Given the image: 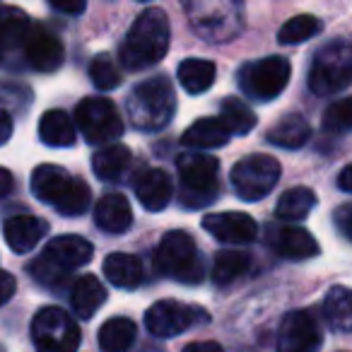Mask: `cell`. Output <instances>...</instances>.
I'll use <instances>...</instances> for the list:
<instances>
[{"mask_svg":"<svg viewBox=\"0 0 352 352\" xmlns=\"http://www.w3.org/2000/svg\"><path fill=\"white\" fill-rule=\"evenodd\" d=\"M338 186L345 193H352V166H342L340 176H338Z\"/></svg>","mask_w":352,"mask_h":352,"instance_id":"ee69618b","label":"cell"},{"mask_svg":"<svg viewBox=\"0 0 352 352\" xmlns=\"http://www.w3.org/2000/svg\"><path fill=\"white\" fill-rule=\"evenodd\" d=\"M135 336H138L135 321H131L126 316H113L102 323L97 340L102 352H126L135 342Z\"/></svg>","mask_w":352,"mask_h":352,"instance_id":"83f0119b","label":"cell"},{"mask_svg":"<svg viewBox=\"0 0 352 352\" xmlns=\"http://www.w3.org/2000/svg\"><path fill=\"white\" fill-rule=\"evenodd\" d=\"M25 54L27 63L36 70V73H56L63 65V44L60 39L49 30V27L34 25L25 39Z\"/></svg>","mask_w":352,"mask_h":352,"instance_id":"5bb4252c","label":"cell"},{"mask_svg":"<svg viewBox=\"0 0 352 352\" xmlns=\"http://www.w3.org/2000/svg\"><path fill=\"white\" fill-rule=\"evenodd\" d=\"M176 75H179V82H182V87L186 89L188 94H203L215 85L217 68H215L212 60L186 58V60L179 63Z\"/></svg>","mask_w":352,"mask_h":352,"instance_id":"4316f807","label":"cell"},{"mask_svg":"<svg viewBox=\"0 0 352 352\" xmlns=\"http://www.w3.org/2000/svg\"><path fill=\"white\" fill-rule=\"evenodd\" d=\"M352 78V49L345 39L326 44L309 68V89L318 97H331L350 85Z\"/></svg>","mask_w":352,"mask_h":352,"instance_id":"52a82bcc","label":"cell"},{"mask_svg":"<svg viewBox=\"0 0 352 352\" xmlns=\"http://www.w3.org/2000/svg\"><path fill=\"white\" fill-rule=\"evenodd\" d=\"M323 22L316 15H297L292 20H287L278 32V41L285 46H294V44H304L311 36L321 34Z\"/></svg>","mask_w":352,"mask_h":352,"instance_id":"836d02e7","label":"cell"},{"mask_svg":"<svg viewBox=\"0 0 352 352\" xmlns=\"http://www.w3.org/2000/svg\"><path fill=\"white\" fill-rule=\"evenodd\" d=\"M203 227L206 232H210L217 241L232 246L251 244L258 236V225L251 215L246 212H210L203 217Z\"/></svg>","mask_w":352,"mask_h":352,"instance_id":"9a60e30c","label":"cell"},{"mask_svg":"<svg viewBox=\"0 0 352 352\" xmlns=\"http://www.w3.org/2000/svg\"><path fill=\"white\" fill-rule=\"evenodd\" d=\"M27 270H30L32 278H34L39 285H44V287H60V285L68 280V273L58 270L49 258H44V256H39V258L32 261Z\"/></svg>","mask_w":352,"mask_h":352,"instance_id":"d590c367","label":"cell"},{"mask_svg":"<svg viewBox=\"0 0 352 352\" xmlns=\"http://www.w3.org/2000/svg\"><path fill=\"white\" fill-rule=\"evenodd\" d=\"M176 111L174 87L164 75H152V78L138 82L126 99V113L133 128L145 133L162 131L171 121Z\"/></svg>","mask_w":352,"mask_h":352,"instance_id":"7a4b0ae2","label":"cell"},{"mask_svg":"<svg viewBox=\"0 0 352 352\" xmlns=\"http://www.w3.org/2000/svg\"><path fill=\"white\" fill-rule=\"evenodd\" d=\"M32 193L36 201L56 208L60 215H82L89 206V186L82 179L56 164H41L32 171Z\"/></svg>","mask_w":352,"mask_h":352,"instance_id":"3957f363","label":"cell"},{"mask_svg":"<svg viewBox=\"0 0 352 352\" xmlns=\"http://www.w3.org/2000/svg\"><path fill=\"white\" fill-rule=\"evenodd\" d=\"M280 162L270 155H249L232 166V186L236 196L246 203L265 198L280 182Z\"/></svg>","mask_w":352,"mask_h":352,"instance_id":"9c48e42d","label":"cell"},{"mask_svg":"<svg viewBox=\"0 0 352 352\" xmlns=\"http://www.w3.org/2000/svg\"><path fill=\"white\" fill-rule=\"evenodd\" d=\"M6 241L15 254H27L41 241L46 234V222L34 215H15L3 225Z\"/></svg>","mask_w":352,"mask_h":352,"instance_id":"d6986e66","label":"cell"},{"mask_svg":"<svg viewBox=\"0 0 352 352\" xmlns=\"http://www.w3.org/2000/svg\"><path fill=\"white\" fill-rule=\"evenodd\" d=\"M51 10L65 12V15H82L87 10V3L85 0H51L49 3Z\"/></svg>","mask_w":352,"mask_h":352,"instance_id":"f35d334b","label":"cell"},{"mask_svg":"<svg viewBox=\"0 0 352 352\" xmlns=\"http://www.w3.org/2000/svg\"><path fill=\"white\" fill-rule=\"evenodd\" d=\"M270 246L275 254L287 261H307L318 256V241L304 227H278L270 234Z\"/></svg>","mask_w":352,"mask_h":352,"instance_id":"ac0fdd59","label":"cell"},{"mask_svg":"<svg viewBox=\"0 0 352 352\" xmlns=\"http://www.w3.org/2000/svg\"><path fill=\"white\" fill-rule=\"evenodd\" d=\"M184 352H222V347L212 340H201V342H191V345L184 347Z\"/></svg>","mask_w":352,"mask_h":352,"instance_id":"7bdbcfd3","label":"cell"},{"mask_svg":"<svg viewBox=\"0 0 352 352\" xmlns=\"http://www.w3.org/2000/svg\"><path fill=\"white\" fill-rule=\"evenodd\" d=\"M94 225L109 234H121L133 225L131 203L121 193H107L94 208Z\"/></svg>","mask_w":352,"mask_h":352,"instance_id":"ffe728a7","label":"cell"},{"mask_svg":"<svg viewBox=\"0 0 352 352\" xmlns=\"http://www.w3.org/2000/svg\"><path fill=\"white\" fill-rule=\"evenodd\" d=\"M89 78H92V85L102 92H111L121 85V73H118L116 63L109 58L107 54L94 56V60L89 63Z\"/></svg>","mask_w":352,"mask_h":352,"instance_id":"e575fe53","label":"cell"},{"mask_svg":"<svg viewBox=\"0 0 352 352\" xmlns=\"http://www.w3.org/2000/svg\"><path fill=\"white\" fill-rule=\"evenodd\" d=\"M251 258L246 251H236V249H225L215 256V263H212V283L225 287L232 285L234 280H239L241 275L249 270Z\"/></svg>","mask_w":352,"mask_h":352,"instance_id":"4dcf8cb0","label":"cell"},{"mask_svg":"<svg viewBox=\"0 0 352 352\" xmlns=\"http://www.w3.org/2000/svg\"><path fill=\"white\" fill-rule=\"evenodd\" d=\"M12 188H15V179H12L10 171L3 169V166H0V201H3V198L10 196Z\"/></svg>","mask_w":352,"mask_h":352,"instance_id":"b9f144b4","label":"cell"},{"mask_svg":"<svg viewBox=\"0 0 352 352\" xmlns=\"http://www.w3.org/2000/svg\"><path fill=\"white\" fill-rule=\"evenodd\" d=\"M104 275L113 287L133 289L142 283V263L133 254H111L104 261Z\"/></svg>","mask_w":352,"mask_h":352,"instance_id":"d4e9b609","label":"cell"},{"mask_svg":"<svg viewBox=\"0 0 352 352\" xmlns=\"http://www.w3.org/2000/svg\"><path fill=\"white\" fill-rule=\"evenodd\" d=\"M188 22L193 32L201 34L210 44L232 41L244 30V8L239 3H212V0H196L186 6Z\"/></svg>","mask_w":352,"mask_h":352,"instance_id":"8992f818","label":"cell"},{"mask_svg":"<svg viewBox=\"0 0 352 352\" xmlns=\"http://www.w3.org/2000/svg\"><path fill=\"white\" fill-rule=\"evenodd\" d=\"M107 302V289L94 275H82L78 283L73 285L70 292V307L80 318H92L97 309Z\"/></svg>","mask_w":352,"mask_h":352,"instance_id":"cb8c5ba5","label":"cell"},{"mask_svg":"<svg viewBox=\"0 0 352 352\" xmlns=\"http://www.w3.org/2000/svg\"><path fill=\"white\" fill-rule=\"evenodd\" d=\"M198 318L208 321V316L198 307L176 302V299H162L145 311V328L155 338H176L186 333Z\"/></svg>","mask_w":352,"mask_h":352,"instance_id":"7c38bea8","label":"cell"},{"mask_svg":"<svg viewBox=\"0 0 352 352\" xmlns=\"http://www.w3.org/2000/svg\"><path fill=\"white\" fill-rule=\"evenodd\" d=\"M316 203H318V198L311 188L294 186L280 196L278 206H275V215H278L280 220L297 222V220H304V217L316 208Z\"/></svg>","mask_w":352,"mask_h":352,"instance_id":"f546056e","label":"cell"},{"mask_svg":"<svg viewBox=\"0 0 352 352\" xmlns=\"http://www.w3.org/2000/svg\"><path fill=\"white\" fill-rule=\"evenodd\" d=\"M39 138L49 147H73L78 133H75V123L68 113L60 109H51L39 121Z\"/></svg>","mask_w":352,"mask_h":352,"instance_id":"7402d4cb","label":"cell"},{"mask_svg":"<svg viewBox=\"0 0 352 352\" xmlns=\"http://www.w3.org/2000/svg\"><path fill=\"white\" fill-rule=\"evenodd\" d=\"M30 30V17L22 10H17V8H0V51L22 49Z\"/></svg>","mask_w":352,"mask_h":352,"instance_id":"f1b7e54d","label":"cell"},{"mask_svg":"<svg viewBox=\"0 0 352 352\" xmlns=\"http://www.w3.org/2000/svg\"><path fill=\"white\" fill-rule=\"evenodd\" d=\"M179 179H182V203L186 208H208L220 196V162L212 155H182L176 160Z\"/></svg>","mask_w":352,"mask_h":352,"instance_id":"5b68a950","label":"cell"},{"mask_svg":"<svg viewBox=\"0 0 352 352\" xmlns=\"http://www.w3.org/2000/svg\"><path fill=\"white\" fill-rule=\"evenodd\" d=\"M135 188V196L140 201V206L150 212H160L169 206L171 196H174V184H171V176L164 169H155V166H147L140 174L135 176L133 182Z\"/></svg>","mask_w":352,"mask_h":352,"instance_id":"e0dca14e","label":"cell"},{"mask_svg":"<svg viewBox=\"0 0 352 352\" xmlns=\"http://www.w3.org/2000/svg\"><path fill=\"white\" fill-rule=\"evenodd\" d=\"M289 75H292V65L287 58L268 56V58L246 63L236 78H239V87L246 97L256 99V102H273L287 87Z\"/></svg>","mask_w":352,"mask_h":352,"instance_id":"ba28073f","label":"cell"},{"mask_svg":"<svg viewBox=\"0 0 352 352\" xmlns=\"http://www.w3.org/2000/svg\"><path fill=\"white\" fill-rule=\"evenodd\" d=\"M131 147L126 145H107L92 157V169L102 182H118L131 169Z\"/></svg>","mask_w":352,"mask_h":352,"instance_id":"484cf974","label":"cell"},{"mask_svg":"<svg viewBox=\"0 0 352 352\" xmlns=\"http://www.w3.org/2000/svg\"><path fill=\"white\" fill-rule=\"evenodd\" d=\"M12 135V116L8 109H0V145H6Z\"/></svg>","mask_w":352,"mask_h":352,"instance_id":"60d3db41","label":"cell"},{"mask_svg":"<svg viewBox=\"0 0 352 352\" xmlns=\"http://www.w3.org/2000/svg\"><path fill=\"white\" fill-rule=\"evenodd\" d=\"M75 123L89 145H104L123 135V118L116 104L107 97L82 99L75 109Z\"/></svg>","mask_w":352,"mask_h":352,"instance_id":"8fae6325","label":"cell"},{"mask_svg":"<svg viewBox=\"0 0 352 352\" xmlns=\"http://www.w3.org/2000/svg\"><path fill=\"white\" fill-rule=\"evenodd\" d=\"M311 138V126L299 113H287L268 131V142L283 147V150H299Z\"/></svg>","mask_w":352,"mask_h":352,"instance_id":"603a6c76","label":"cell"},{"mask_svg":"<svg viewBox=\"0 0 352 352\" xmlns=\"http://www.w3.org/2000/svg\"><path fill=\"white\" fill-rule=\"evenodd\" d=\"M0 352H6V350H3V347H0Z\"/></svg>","mask_w":352,"mask_h":352,"instance_id":"f6af8a7d","label":"cell"},{"mask_svg":"<svg viewBox=\"0 0 352 352\" xmlns=\"http://www.w3.org/2000/svg\"><path fill=\"white\" fill-rule=\"evenodd\" d=\"M350 289L342 287V285H336L331 287V292L323 299V316L326 321L336 328L338 333H347L350 331Z\"/></svg>","mask_w":352,"mask_h":352,"instance_id":"d6a6232c","label":"cell"},{"mask_svg":"<svg viewBox=\"0 0 352 352\" xmlns=\"http://www.w3.org/2000/svg\"><path fill=\"white\" fill-rule=\"evenodd\" d=\"M350 210H352V208L345 203V206H340V208H338V212H336V225H338V230H340V234L345 236V239H350V232H352V225H350L352 212Z\"/></svg>","mask_w":352,"mask_h":352,"instance_id":"ab89813d","label":"cell"},{"mask_svg":"<svg viewBox=\"0 0 352 352\" xmlns=\"http://www.w3.org/2000/svg\"><path fill=\"white\" fill-rule=\"evenodd\" d=\"M169 17L162 8H147L135 17L121 46V65L131 73L157 65L169 51Z\"/></svg>","mask_w":352,"mask_h":352,"instance_id":"6da1fadb","label":"cell"},{"mask_svg":"<svg viewBox=\"0 0 352 352\" xmlns=\"http://www.w3.org/2000/svg\"><path fill=\"white\" fill-rule=\"evenodd\" d=\"M321 328L311 311L297 309L283 318L278 331V352H318L321 347Z\"/></svg>","mask_w":352,"mask_h":352,"instance_id":"4fadbf2b","label":"cell"},{"mask_svg":"<svg viewBox=\"0 0 352 352\" xmlns=\"http://www.w3.org/2000/svg\"><path fill=\"white\" fill-rule=\"evenodd\" d=\"M230 133L222 126V121L217 116L201 118L193 126L186 128L182 142L191 150H215V147H225L230 142Z\"/></svg>","mask_w":352,"mask_h":352,"instance_id":"44dd1931","label":"cell"},{"mask_svg":"<svg viewBox=\"0 0 352 352\" xmlns=\"http://www.w3.org/2000/svg\"><path fill=\"white\" fill-rule=\"evenodd\" d=\"M36 352H78L80 328L65 309L44 307L32 321Z\"/></svg>","mask_w":352,"mask_h":352,"instance_id":"30bf717a","label":"cell"},{"mask_svg":"<svg viewBox=\"0 0 352 352\" xmlns=\"http://www.w3.org/2000/svg\"><path fill=\"white\" fill-rule=\"evenodd\" d=\"M41 256L49 258L58 270L70 275L75 268H82V265H87L89 261H92L94 246L78 234H63V236L51 239Z\"/></svg>","mask_w":352,"mask_h":352,"instance_id":"2e32d148","label":"cell"},{"mask_svg":"<svg viewBox=\"0 0 352 352\" xmlns=\"http://www.w3.org/2000/svg\"><path fill=\"white\" fill-rule=\"evenodd\" d=\"M217 118L222 121V126L227 128L230 135H246V133H251L256 128V113L236 97H227L222 102Z\"/></svg>","mask_w":352,"mask_h":352,"instance_id":"1f68e13d","label":"cell"},{"mask_svg":"<svg viewBox=\"0 0 352 352\" xmlns=\"http://www.w3.org/2000/svg\"><path fill=\"white\" fill-rule=\"evenodd\" d=\"M352 126V113H350V99H340L336 102L323 116V128L333 133H347Z\"/></svg>","mask_w":352,"mask_h":352,"instance_id":"8d00e7d4","label":"cell"},{"mask_svg":"<svg viewBox=\"0 0 352 352\" xmlns=\"http://www.w3.org/2000/svg\"><path fill=\"white\" fill-rule=\"evenodd\" d=\"M155 265L164 278L184 285H198L206 275L196 239L184 230L166 232L162 236L155 251Z\"/></svg>","mask_w":352,"mask_h":352,"instance_id":"277c9868","label":"cell"},{"mask_svg":"<svg viewBox=\"0 0 352 352\" xmlns=\"http://www.w3.org/2000/svg\"><path fill=\"white\" fill-rule=\"evenodd\" d=\"M15 289H17L15 275L0 268V307H3V304H8L12 297H15Z\"/></svg>","mask_w":352,"mask_h":352,"instance_id":"74e56055","label":"cell"}]
</instances>
